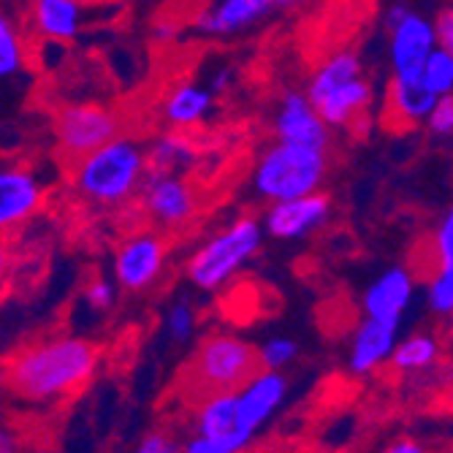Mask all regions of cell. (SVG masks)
<instances>
[{
    "mask_svg": "<svg viewBox=\"0 0 453 453\" xmlns=\"http://www.w3.org/2000/svg\"><path fill=\"white\" fill-rule=\"evenodd\" d=\"M101 350L81 337H52L9 361L6 383L27 402H55L85 388L98 372Z\"/></svg>",
    "mask_w": 453,
    "mask_h": 453,
    "instance_id": "cell-1",
    "label": "cell"
},
{
    "mask_svg": "<svg viewBox=\"0 0 453 453\" xmlns=\"http://www.w3.org/2000/svg\"><path fill=\"white\" fill-rule=\"evenodd\" d=\"M147 174V150L128 136H114L76 157L73 188L101 207H119L134 198Z\"/></svg>",
    "mask_w": 453,
    "mask_h": 453,
    "instance_id": "cell-2",
    "label": "cell"
},
{
    "mask_svg": "<svg viewBox=\"0 0 453 453\" xmlns=\"http://www.w3.org/2000/svg\"><path fill=\"white\" fill-rule=\"evenodd\" d=\"M264 244V226L256 218H239L203 242L188 261V277L196 288L218 294L250 264Z\"/></svg>",
    "mask_w": 453,
    "mask_h": 453,
    "instance_id": "cell-3",
    "label": "cell"
},
{
    "mask_svg": "<svg viewBox=\"0 0 453 453\" xmlns=\"http://www.w3.org/2000/svg\"><path fill=\"white\" fill-rule=\"evenodd\" d=\"M326 169V150L277 142L256 163L253 188L269 203L299 198L320 190Z\"/></svg>",
    "mask_w": 453,
    "mask_h": 453,
    "instance_id": "cell-4",
    "label": "cell"
},
{
    "mask_svg": "<svg viewBox=\"0 0 453 453\" xmlns=\"http://www.w3.org/2000/svg\"><path fill=\"white\" fill-rule=\"evenodd\" d=\"M258 369V356L250 342L234 334H210L188 364L185 386L196 396L236 391Z\"/></svg>",
    "mask_w": 453,
    "mask_h": 453,
    "instance_id": "cell-5",
    "label": "cell"
},
{
    "mask_svg": "<svg viewBox=\"0 0 453 453\" xmlns=\"http://www.w3.org/2000/svg\"><path fill=\"white\" fill-rule=\"evenodd\" d=\"M122 122L119 117L98 104H71L60 109L55 119V136L65 155L81 157L109 139L119 136Z\"/></svg>",
    "mask_w": 453,
    "mask_h": 453,
    "instance_id": "cell-6",
    "label": "cell"
},
{
    "mask_svg": "<svg viewBox=\"0 0 453 453\" xmlns=\"http://www.w3.org/2000/svg\"><path fill=\"white\" fill-rule=\"evenodd\" d=\"M139 193H142V203H144L147 215L163 228L185 226L198 210L196 190L190 188V182H185V177L180 172L147 169Z\"/></svg>",
    "mask_w": 453,
    "mask_h": 453,
    "instance_id": "cell-7",
    "label": "cell"
},
{
    "mask_svg": "<svg viewBox=\"0 0 453 453\" xmlns=\"http://www.w3.org/2000/svg\"><path fill=\"white\" fill-rule=\"evenodd\" d=\"M196 434L210 440L215 445V453H239L250 448L258 437L242 424L236 391H220L201 399L196 413Z\"/></svg>",
    "mask_w": 453,
    "mask_h": 453,
    "instance_id": "cell-8",
    "label": "cell"
},
{
    "mask_svg": "<svg viewBox=\"0 0 453 453\" xmlns=\"http://www.w3.org/2000/svg\"><path fill=\"white\" fill-rule=\"evenodd\" d=\"M328 215H332V198L315 190V193H307L299 198L274 201L264 223L274 239L296 242V239H304V236L315 234L318 228H323Z\"/></svg>",
    "mask_w": 453,
    "mask_h": 453,
    "instance_id": "cell-9",
    "label": "cell"
},
{
    "mask_svg": "<svg viewBox=\"0 0 453 453\" xmlns=\"http://www.w3.org/2000/svg\"><path fill=\"white\" fill-rule=\"evenodd\" d=\"M166 266V242L155 234H136L119 244L114 256V280L128 291L150 288Z\"/></svg>",
    "mask_w": 453,
    "mask_h": 453,
    "instance_id": "cell-10",
    "label": "cell"
},
{
    "mask_svg": "<svg viewBox=\"0 0 453 453\" xmlns=\"http://www.w3.org/2000/svg\"><path fill=\"white\" fill-rule=\"evenodd\" d=\"M285 396H288V380L282 375V369L258 366L256 372L236 388V404H239L242 424L258 434L274 418Z\"/></svg>",
    "mask_w": 453,
    "mask_h": 453,
    "instance_id": "cell-11",
    "label": "cell"
},
{
    "mask_svg": "<svg viewBox=\"0 0 453 453\" xmlns=\"http://www.w3.org/2000/svg\"><path fill=\"white\" fill-rule=\"evenodd\" d=\"M388 30H391L388 55H391L394 76H418L426 55L437 47L432 22L407 9L394 25H388Z\"/></svg>",
    "mask_w": 453,
    "mask_h": 453,
    "instance_id": "cell-12",
    "label": "cell"
},
{
    "mask_svg": "<svg viewBox=\"0 0 453 453\" xmlns=\"http://www.w3.org/2000/svg\"><path fill=\"white\" fill-rule=\"evenodd\" d=\"M44 203V185L22 166L0 169V234L27 223Z\"/></svg>",
    "mask_w": 453,
    "mask_h": 453,
    "instance_id": "cell-13",
    "label": "cell"
},
{
    "mask_svg": "<svg viewBox=\"0 0 453 453\" xmlns=\"http://www.w3.org/2000/svg\"><path fill=\"white\" fill-rule=\"evenodd\" d=\"M413 296H416V274L407 266H391L369 282L361 299V307H364V315L369 318L399 326Z\"/></svg>",
    "mask_w": 453,
    "mask_h": 453,
    "instance_id": "cell-14",
    "label": "cell"
},
{
    "mask_svg": "<svg viewBox=\"0 0 453 453\" xmlns=\"http://www.w3.org/2000/svg\"><path fill=\"white\" fill-rule=\"evenodd\" d=\"M291 4L294 0H218L212 9L196 17V30L203 35H234Z\"/></svg>",
    "mask_w": 453,
    "mask_h": 453,
    "instance_id": "cell-15",
    "label": "cell"
},
{
    "mask_svg": "<svg viewBox=\"0 0 453 453\" xmlns=\"http://www.w3.org/2000/svg\"><path fill=\"white\" fill-rule=\"evenodd\" d=\"M274 131H277V142L315 147V150L328 147V126L320 119V114L315 111L312 101L304 93H288L282 98L274 117Z\"/></svg>",
    "mask_w": 453,
    "mask_h": 453,
    "instance_id": "cell-16",
    "label": "cell"
},
{
    "mask_svg": "<svg viewBox=\"0 0 453 453\" xmlns=\"http://www.w3.org/2000/svg\"><path fill=\"white\" fill-rule=\"evenodd\" d=\"M396 334H399L396 323L364 315L350 345V361H348L350 372L369 375V372H375L378 366H383L396 345Z\"/></svg>",
    "mask_w": 453,
    "mask_h": 453,
    "instance_id": "cell-17",
    "label": "cell"
},
{
    "mask_svg": "<svg viewBox=\"0 0 453 453\" xmlns=\"http://www.w3.org/2000/svg\"><path fill=\"white\" fill-rule=\"evenodd\" d=\"M372 96H375L372 85L358 73L342 81V85H337L334 90H328L326 96H320L318 101H312V106L328 128H340L353 122L369 104H372Z\"/></svg>",
    "mask_w": 453,
    "mask_h": 453,
    "instance_id": "cell-18",
    "label": "cell"
},
{
    "mask_svg": "<svg viewBox=\"0 0 453 453\" xmlns=\"http://www.w3.org/2000/svg\"><path fill=\"white\" fill-rule=\"evenodd\" d=\"M33 25L41 38L68 44L85 27V6L79 0H35Z\"/></svg>",
    "mask_w": 453,
    "mask_h": 453,
    "instance_id": "cell-19",
    "label": "cell"
},
{
    "mask_svg": "<svg viewBox=\"0 0 453 453\" xmlns=\"http://www.w3.org/2000/svg\"><path fill=\"white\" fill-rule=\"evenodd\" d=\"M215 109V93L203 85H193V81H185V85L174 88L169 93V98L163 101V117L166 122H172L174 128H193L201 126Z\"/></svg>",
    "mask_w": 453,
    "mask_h": 453,
    "instance_id": "cell-20",
    "label": "cell"
},
{
    "mask_svg": "<svg viewBox=\"0 0 453 453\" xmlns=\"http://www.w3.org/2000/svg\"><path fill=\"white\" fill-rule=\"evenodd\" d=\"M437 96L429 93L418 76H391V88H388V106L391 114H396L407 126H418L426 119L432 111Z\"/></svg>",
    "mask_w": 453,
    "mask_h": 453,
    "instance_id": "cell-21",
    "label": "cell"
},
{
    "mask_svg": "<svg viewBox=\"0 0 453 453\" xmlns=\"http://www.w3.org/2000/svg\"><path fill=\"white\" fill-rule=\"evenodd\" d=\"M442 350L437 337L432 334H410L402 342L394 345L388 361L396 372L410 375V372H424V369H432L440 361Z\"/></svg>",
    "mask_w": 453,
    "mask_h": 453,
    "instance_id": "cell-22",
    "label": "cell"
},
{
    "mask_svg": "<svg viewBox=\"0 0 453 453\" xmlns=\"http://www.w3.org/2000/svg\"><path fill=\"white\" fill-rule=\"evenodd\" d=\"M198 160L196 147L177 134L157 136L147 150V169L152 172H182Z\"/></svg>",
    "mask_w": 453,
    "mask_h": 453,
    "instance_id": "cell-23",
    "label": "cell"
},
{
    "mask_svg": "<svg viewBox=\"0 0 453 453\" xmlns=\"http://www.w3.org/2000/svg\"><path fill=\"white\" fill-rule=\"evenodd\" d=\"M361 73V60H358V55H353V52H337V55H332L328 58L318 71H315V76H312V81H310V93H307V98L310 101H318L320 96H326L328 90H334L337 85H342V81H348V79H353V76H358Z\"/></svg>",
    "mask_w": 453,
    "mask_h": 453,
    "instance_id": "cell-24",
    "label": "cell"
},
{
    "mask_svg": "<svg viewBox=\"0 0 453 453\" xmlns=\"http://www.w3.org/2000/svg\"><path fill=\"white\" fill-rule=\"evenodd\" d=\"M418 79H421V85L434 93L437 98L440 96H450L453 90V50H445V47H434L421 71H418Z\"/></svg>",
    "mask_w": 453,
    "mask_h": 453,
    "instance_id": "cell-25",
    "label": "cell"
},
{
    "mask_svg": "<svg viewBox=\"0 0 453 453\" xmlns=\"http://www.w3.org/2000/svg\"><path fill=\"white\" fill-rule=\"evenodd\" d=\"M25 68V44L17 25L0 12V79H12Z\"/></svg>",
    "mask_w": 453,
    "mask_h": 453,
    "instance_id": "cell-26",
    "label": "cell"
},
{
    "mask_svg": "<svg viewBox=\"0 0 453 453\" xmlns=\"http://www.w3.org/2000/svg\"><path fill=\"white\" fill-rule=\"evenodd\" d=\"M426 302L434 315L448 318L453 312V266H437L426 285Z\"/></svg>",
    "mask_w": 453,
    "mask_h": 453,
    "instance_id": "cell-27",
    "label": "cell"
},
{
    "mask_svg": "<svg viewBox=\"0 0 453 453\" xmlns=\"http://www.w3.org/2000/svg\"><path fill=\"white\" fill-rule=\"evenodd\" d=\"M258 366L264 369H285L288 364H294L299 356V345L291 337H272L261 348H256Z\"/></svg>",
    "mask_w": 453,
    "mask_h": 453,
    "instance_id": "cell-28",
    "label": "cell"
},
{
    "mask_svg": "<svg viewBox=\"0 0 453 453\" xmlns=\"http://www.w3.org/2000/svg\"><path fill=\"white\" fill-rule=\"evenodd\" d=\"M196 332V312L188 302H177L166 312V334L174 342H188Z\"/></svg>",
    "mask_w": 453,
    "mask_h": 453,
    "instance_id": "cell-29",
    "label": "cell"
},
{
    "mask_svg": "<svg viewBox=\"0 0 453 453\" xmlns=\"http://www.w3.org/2000/svg\"><path fill=\"white\" fill-rule=\"evenodd\" d=\"M434 266H453V215H445L432 234Z\"/></svg>",
    "mask_w": 453,
    "mask_h": 453,
    "instance_id": "cell-30",
    "label": "cell"
},
{
    "mask_svg": "<svg viewBox=\"0 0 453 453\" xmlns=\"http://www.w3.org/2000/svg\"><path fill=\"white\" fill-rule=\"evenodd\" d=\"M426 126L434 136L448 139L453 134V98L450 96H440L432 106V111L426 114Z\"/></svg>",
    "mask_w": 453,
    "mask_h": 453,
    "instance_id": "cell-31",
    "label": "cell"
},
{
    "mask_svg": "<svg viewBox=\"0 0 453 453\" xmlns=\"http://www.w3.org/2000/svg\"><path fill=\"white\" fill-rule=\"evenodd\" d=\"M85 302H88V307L96 310V312L111 310L114 302H117V288H114V282L106 280V277L93 280V282L85 288Z\"/></svg>",
    "mask_w": 453,
    "mask_h": 453,
    "instance_id": "cell-32",
    "label": "cell"
},
{
    "mask_svg": "<svg viewBox=\"0 0 453 453\" xmlns=\"http://www.w3.org/2000/svg\"><path fill=\"white\" fill-rule=\"evenodd\" d=\"M136 450L139 453H177L180 445L166 432H150V434H144V440L139 442Z\"/></svg>",
    "mask_w": 453,
    "mask_h": 453,
    "instance_id": "cell-33",
    "label": "cell"
},
{
    "mask_svg": "<svg viewBox=\"0 0 453 453\" xmlns=\"http://www.w3.org/2000/svg\"><path fill=\"white\" fill-rule=\"evenodd\" d=\"M432 27H434V35H437V47L453 50V12L450 9L440 12V17L432 22Z\"/></svg>",
    "mask_w": 453,
    "mask_h": 453,
    "instance_id": "cell-34",
    "label": "cell"
},
{
    "mask_svg": "<svg viewBox=\"0 0 453 453\" xmlns=\"http://www.w3.org/2000/svg\"><path fill=\"white\" fill-rule=\"evenodd\" d=\"M180 30H182V25L174 19H157L155 22V38L157 41H174L180 35Z\"/></svg>",
    "mask_w": 453,
    "mask_h": 453,
    "instance_id": "cell-35",
    "label": "cell"
},
{
    "mask_svg": "<svg viewBox=\"0 0 453 453\" xmlns=\"http://www.w3.org/2000/svg\"><path fill=\"white\" fill-rule=\"evenodd\" d=\"M19 448V437L12 426L0 424V453H14Z\"/></svg>",
    "mask_w": 453,
    "mask_h": 453,
    "instance_id": "cell-36",
    "label": "cell"
},
{
    "mask_svg": "<svg viewBox=\"0 0 453 453\" xmlns=\"http://www.w3.org/2000/svg\"><path fill=\"white\" fill-rule=\"evenodd\" d=\"M421 450H424V445L416 442V440H410V437H402V440L388 445V453H421Z\"/></svg>",
    "mask_w": 453,
    "mask_h": 453,
    "instance_id": "cell-37",
    "label": "cell"
},
{
    "mask_svg": "<svg viewBox=\"0 0 453 453\" xmlns=\"http://www.w3.org/2000/svg\"><path fill=\"white\" fill-rule=\"evenodd\" d=\"M231 79H234V71H231V68H220V71L212 76L210 90H212V93H223V90H228V88H231Z\"/></svg>",
    "mask_w": 453,
    "mask_h": 453,
    "instance_id": "cell-38",
    "label": "cell"
},
{
    "mask_svg": "<svg viewBox=\"0 0 453 453\" xmlns=\"http://www.w3.org/2000/svg\"><path fill=\"white\" fill-rule=\"evenodd\" d=\"M6 269H9V250L4 244H0V277L6 274Z\"/></svg>",
    "mask_w": 453,
    "mask_h": 453,
    "instance_id": "cell-39",
    "label": "cell"
},
{
    "mask_svg": "<svg viewBox=\"0 0 453 453\" xmlns=\"http://www.w3.org/2000/svg\"><path fill=\"white\" fill-rule=\"evenodd\" d=\"M81 6H98V4H106V0H79Z\"/></svg>",
    "mask_w": 453,
    "mask_h": 453,
    "instance_id": "cell-40",
    "label": "cell"
}]
</instances>
